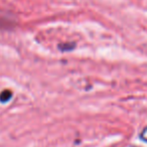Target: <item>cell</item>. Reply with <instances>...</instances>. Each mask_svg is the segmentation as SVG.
Returning a JSON list of instances; mask_svg holds the SVG:
<instances>
[{
  "instance_id": "6da1fadb",
  "label": "cell",
  "mask_w": 147,
  "mask_h": 147,
  "mask_svg": "<svg viewBox=\"0 0 147 147\" xmlns=\"http://www.w3.org/2000/svg\"><path fill=\"white\" fill-rule=\"evenodd\" d=\"M11 96H12V93H11L9 90L3 91V92L0 94V101L3 103L8 102V101L11 99Z\"/></svg>"
},
{
  "instance_id": "7a4b0ae2",
  "label": "cell",
  "mask_w": 147,
  "mask_h": 147,
  "mask_svg": "<svg viewBox=\"0 0 147 147\" xmlns=\"http://www.w3.org/2000/svg\"><path fill=\"white\" fill-rule=\"evenodd\" d=\"M140 138H141V140L147 142V127L145 129H143V131L140 133Z\"/></svg>"
}]
</instances>
